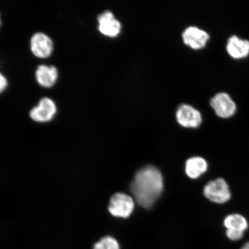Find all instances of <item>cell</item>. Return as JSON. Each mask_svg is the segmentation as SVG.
<instances>
[{
    "label": "cell",
    "instance_id": "6da1fadb",
    "mask_svg": "<svg viewBox=\"0 0 249 249\" xmlns=\"http://www.w3.org/2000/svg\"><path fill=\"white\" fill-rule=\"evenodd\" d=\"M163 190V179L157 167L148 166L136 173L130 191L140 206L149 209L160 198Z\"/></svg>",
    "mask_w": 249,
    "mask_h": 249
},
{
    "label": "cell",
    "instance_id": "7a4b0ae2",
    "mask_svg": "<svg viewBox=\"0 0 249 249\" xmlns=\"http://www.w3.org/2000/svg\"><path fill=\"white\" fill-rule=\"evenodd\" d=\"M204 194L208 200L217 204L226 203L231 197L229 186L222 178L208 182L204 187Z\"/></svg>",
    "mask_w": 249,
    "mask_h": 249
},
{
    "label": "cell",
    "instance_id": "3957f363",
    "mask_svg": "<svg viewBox=\"0 0 249 249\" xmlns=\"http://www.w3.org/2000/svg\"><path fill=\"white\" fill-rule=\"evenodd\" d=\"M135 201L129 195L123 193H117L110 198L108 210L115 217L127 218L133 213Z\"/></svg>",
    "mask_w": 249,
    "mask_h": 249
},
{
    "label": "cell",
    "instance_id": "277c9868",
    "mask_svg": "<svg viewBox=\"0 0 249 249\" xmlns=\"http://www.w3.org/2000/svg\"><path fill=\"white\" fill-rule=\"evenodd\" d=\"M210 105L218 117H231L236 113V106L230 96L225 92L217 93L211 99Z\"/></svg>",
    "mask_w": 249,
    "mask_h": 249
},
{
    "label": "cell",
    "instance_id": "5b68a950",
    "mask_svg": "<svg viewBox=\"0 0 249 249\" xmlns=\"http://www.w3.org/2000/svg\"><path fill=\"white\" fill-rule=\"evenodd\" d=\"M176 118L180 125L188 128H197L202 121L200 112L186 104L179 106L177 109Z\"/></svg>",
    "mask_w": 249,
    "mask_h": 249
},
{
    "label": "cell",
    "instance_id": "8992f818",
    "mask_svg": "<svg viewBox=\"0 0 249 249\" xmlns=\"http://www.w3.org/2000/svg\"><path fill=\"white\" fill-rule=\"evenodd\" d=\"M57 111L55 105L52 99L43 98L39 101L38 107H34L30 113L31 119L38 123H46L54 117Z\"/></svg>",
    "mask_w": 249,
    "mask_h": 249
},
{
    "label": "cell",
    "instance_id": "52a82bcc",
    "mask_svg": "<svg viewBox=\"0 0 249 249\" xmlns=\"http://www.w3.org/2000/svg\"><path fill=\"white\" fill-rule=\"evenodd\" d=\"M210 38L209 34L196 27L187 28L182 34L185 44L195 50L204 48Z\"/></svg>",
    "mask_w": 249,
    "mask_h": 249
},
{
    "label": "cell",
    "instance_id": "ba28073f",
    "mask_svg": "<svg viewBox=\"0 0 249 249\" xmlns=\"http://www.w3.org/2000/svg\"><path fill=\"white\" fill-rule=\"evenodd\" d=\"M53 49L52 40L45 34L38 33L31 39V50L36 57L45 58L49 57Z\"/></svg>",
    "mask_w": 249,
    "mask_h": 249
},
{
    "label": "cell",
    "instance_id": "9c48e42d",
    "mask_svg": "<svg viewBox=\"0 0 249 249\" xmlns=\"http://www.w3.org/2000/svg\"><path fill=\"white\" fill-rule=\"evenodd\" d=\"M98 29L104 36L109 37H116L121 32V24L116 19L111 11H107L99 15Z\"/></svg>",
    "mask_w": 249,
    "mask_h": 249
},
{
    "label": "cell",
    "instance_id": "30bf717a",
    "mask_svg": "<svg viewBox=\"0 0 249 249\" xmlns=\"http://www.w3.org/2000/svg\"><path fill=\"white\" fill-rule=\"evenodd\" d=\"M227 52L233 59H242L249 55V40L238 38L237 36L230 37L227 43Z\"/></svg>",
    "mask_w": 249,
    "mask_h": 249
},
{
    "label": "cell",
    "instance_id": "8fae6325",
    "mask_svg": "<svg viewBox=\"0 0 249 249\" xmlns=\"http://www.w3.org/2000/svg\"><path fill=\"white\" fill-rule=\"evenodd\" d=\"M37 82L45 88H51L54 86L58 77V71L54 66L40 65L36 71Z\"/></svg>",
    "mask_w": 249,
    "mask_h": 249
},
{
    "label": "cell",
    "instance_id": "7c38bea8",
    "mask_svg": "<svg viewBox=\"0 0 249 249\" xmlns=\"http://www.w3.org/2000/svg\"><path fill=\"white\" fill-rule=\"evenodd\" d=\"M208 163L204 158L198 157H192L186 161L185 171L189 178L197 179L202 174L206 172Z\"/></svg>",
    "mask_w": 249,
    "mask_h": 249
},
{
    "label": "cell",
    "instance_id": "4fadbf2b",
    "mask_svg": "<svg viewBox=\"0 0 249 249\" xmlns=\"http://www.w3.org/2000/svg\"><path fill=\"white\" fill-rule=\"evenodd\" d=\"M227 230H237L245 231L249 227V224L244 216L239 214H231L227 216L224 221Z\"/></svg>",
    "mask_w": 249,
    "mask_h": 249
},
{
    "label": "cell",
    "instance_id": "5bb4252c",
    "mask_svg": "<svg viewBox=\"0 0 249 249\" xmlns=\"http://www.w3.org/2000/svg\"><path fill=\"white\" fill-rule=\"evenodd\" d=\"M93 249H120V246L116 239L107 236L96 243Z\"/></svg>",
    "mask_w": 249,
    "mask_h": 249
},
{
    "label": "cell",
    "instance_id": "9a60e30c",
    "mask_svg": "<svg viewBox=\"0 0 249 249\" xmlns=\"http://www.w3.org/2000/svg\"><path fill=\"white\" fill-rule=\"evenodd\" d=\"M226 235L230 240L232 241H238L244 236V231H241V230H227Z\"/></svg>",
    "mask_w": 249,
    "mask_h": 249
},
{
    "label": "cell",
    "instance_id": "2e32d148",
    "mask_svg": "<svg viewBox=\"0 0 249 249\" xmlns=\"http://www.w3.org/2000/svg\"><path fill=\"white\" fill-rule=\"evenodd\" d=\"M0 75H1V77H0V83H1L0 84V89H1V92H2L7 87L8 82L6 78L2 75V74L1 73Z\"/></svg>",
    "mask_w": 249,
    "mask_h": 249
},
{
    "label": "cell",
    "instance_id": "e0dca14e",
    "mask_svg": "<svg viewBox=\"0 0 249 249\" xmlns=\"http://www.w3.org/2000/svg\"><path fill=\"white\" fill-rule=\"evenodd\" d=\"M242 249H249V242L247 243V244L244 246V247H243Z\"/></svg>",
    "mask_w": 249,
    "mask_h": 249
}]
</instances>
